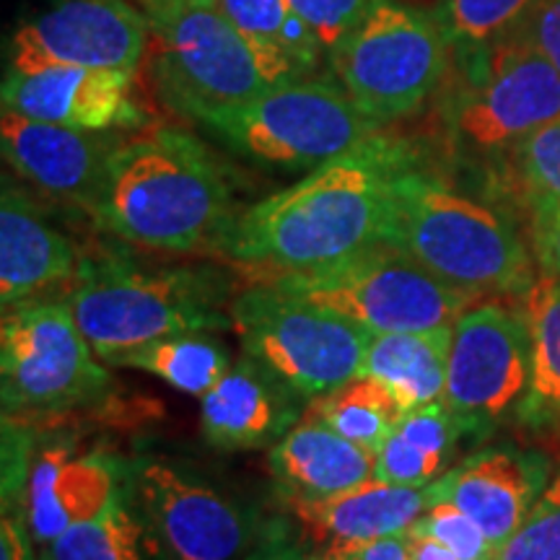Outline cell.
Instances as JSON below:
<instances>
[{
	"mask_svg": "<svg viewBox=\"0 0 560 560\" xmlns=\"http://www.w3.org/2000/svg\"><path fill=\"white\" fill-rule=\"evenodd\" d=\"M231 289L210 268L145 270L122 257L83 260L68 304L96 359L112 363L145 342L231 327Z\"/></svg>",
	"mask_w": 560,
	"mask_h": 560,
	"instance_id": "obj_5",
	"label": "cell"
},
{
	"mask_svg": "<svg viewBox=\"0 0 560 560\" xmlns=\"http://www.w3.org/2000/svg\"><path fill=\"white\" fill-rule=\"evenodd\" d=\"M291 3L317 34L325 52H332L376 0H291Z\"/></svg>",
	"mask_w": 560,
	"mask_h": 560,
	"instance_id": "obj_34",
	"label": "cell"
},
{
	"mask_svg": "<svg viewBox=\"0 0 560 560\" xmlns=\"http://www.w3.org/2000/svg\"><path fill=\"white\" fill-rule=\"evenodd\" d=\"M314 556H317V560H410L405 535L314 550Z\"/></svg>",
	"mask_w": 560,
	"mask_h": 560,
	"instance_id": "obj_38",
	"label": "cell"
},
{
	"mask_svg": "<svg viewBox=\"0 0 560 560\" xmlns=\"http://www.w3.org/2000/svg\"><path fill=\"white\" fill-rule=\"evenodd\" d=\"M149 556L153 552L143 524L125 499V490L96 520L75 524L39 550V560H149Z\"/></svg>",
	"mask_w": 560,
	"mask_h": 560,
	"instance_id": "obj_28",
	"label": "cell"
},
{
	"mask_svg": "<svg viewBox=\"0 0 560 560\" xmlns=\"http://www.w3.org/2000/svg\"><path fill=\"white\" fill-rule=\"evenodd\" d=\"M231 327L244 355L310 400L359 376L374 338L340 314L262 278L231 299Z\"/></svg>",
	"mask_w": 560,
	"mask_h": 560,
	"instance_id": "obj_9",
	"label": "cell"
},
{
	"mask_svg": "<svg viewBox=\"0 0 560 560\" xmlns=\"http://www.w3.org/2000/svg\"><path fill=\"white\" fill-rule=\"evenodd\" d=\"M454 325L371 338L361 374L392 387L408 410L444 402Z\"/></svg>",
	"mask_w": 560,
	"mask_h": 560,
	"instance_id": "obj_23",
	"label": "cell"
},
{
	"mask_svg": "<svg viewBox=\"0 0 560 560\" xmlns=\"http://www.w3.org/2000/svg\"><path fill=\"white\" fill-rule=\"evenodd\" d=\"M149 42V19L128 0H60L13 34L9 73L60 66L138 70Z\"/></svg>",
	"mask_w": 560,
	"mask_h": 560,
	"instance_id": "obj_14",
	"label": "cell"
},
{
	"mask_svg": "<svg viewBox=\"0 0 560 560\" xmlns=\"http://www.w3.org/2000/svg\"><path fill=\"white\" fill-rule=\"evenodd\" d=\"M509 166L532 210L560 202V117L522 138L509 151Z\"/></svg>",
	"mask_w": 560,
	"mask_h": 560,
	"instance_id": "obj_31",
	"label": "cell"
},
{
	"mask_svg": "<svg viewBox=\"0 0 560 560\" xmlns=\"http://www.w3.org/2000/svg\"><path fill=\"white\" fill-rule=\"evenodd\" d=\"M140 9L151 26L159 96L195 122L312 75L289 55L247 37L215 0H143Z\"/></svg>",
	"mask_w": 560,
	"mask_h": 560,
	"instance_id": "obj_4",
	"label": "cell"
},
{
	"mask_svg": "<svg viewBox=\"0 0 560 560\" xmlns=\"http://www.w3.org/2000/svg\"><path fill=\"white\" fill-rule=\"evenodd\" d=\"M112 366L149 371L185 395L202 397L226 374L231 355L226 346L210 332H182L145 342L112 361Z\"/></svg>",
	"mask_w": 560,
	"mask_h": 560,
	"instance_id": "obj_27",
	"label": "cell"
},
{
	"mask_svg": "<svg viewBox=\"0 0 560 560\" xmlns=\"http://www.w3.org/2000/svg\"><path fill=\"white\" fill-rule=\"evenodd\" d=\"M529 387V332L524 314L480 304L454 322L444 405L467 429L488 431L524 400Z\"/></svg>",
	"mask_w": 560,
	"mask_h": 560,
	"instance_id": "obj_13",
	"label": "cell"
},
{
	"mask_svg": "<svg viewBox=\"0 0 560 560\" xmlns=\"http://www.w3.org/2000/svg\"><path fill=\"white\" fill-rule=\"evenodd\" d=\"M436 501H441L439 480L410 488L371 478L325 499L289 501V506L314 550H325L405 535Z\"/></svg>",
	"mask_w": 560,
	"mask_h": 560,
	"instance_id": "obj_19",
	"label": "cell"
},
{
	"mask_svg": "<svg viewBox=\"0 0 560 560\" xmlns=\"http://www.w3.org/2000/svg\"><path fill=\"white\" fill-rule=\"evenodd\" d=\"M262 280L325 306L371 335L418 332L454 325L478 296L446 283L382 242L325 268L262 276Z\"/></svg>",
	"mask_w": 560,
	"mask_h": 560,
	"instance_id": "obj_6",
	"label": "cell"
},
{
	"mask_svg": "<svg viewBox=\"0 0 560 560\" xmlns=\"http://www.w3.org/2000/svg\"><path fill=\"white\" fill-rule=\"evenodd\" d=\"M268 465L285 501L325 499L374 478L376 452L353 444L304 412L299 423L270 446Z\"/></svg>",
	"mask_w": 560,
	"mask_h": 560,
	"instance_id": "obj_22",
	"label": "cell"
},
{
	"mask_svg": "<svg viewBox=\"0 0 560 560\" xmlns=\"http://www.w3.org/2000/svg\"><path fill=\"white\" fill-rule=\"evenodd\" d=\"M136 70L45 68L37 73H5L3 109L75 130L109 132L143 122L130 91Z\"/></svg>",
	"mask_w": 560,
	"mask_h": 560,
	"instance_id": "obj_16",
	"label": "cell"
},
{
	"mask_svg": "<svg viewBox=\"0 0 560 560\" xmlns=\"http://www.w3.org/2000/svg\"><path fill=\"white\" fill-rule=\"evenodd\" d=\"M493 560H560V472L542 488L527 520L495 550Z\"/></svg>",
	"mask_w": 560,
	"mask_h": 560,
	"instance_id": "obj_32",
	"label": "cell"
},
{
	"mask_svg": "<svg viewBox=\"0 0 560 560\" xmlns=\"http://www.w3.org/2000/svg\"><path fill=\"white\" fill-rule=\"evenodd\" d=\"M465 433L470 429L444 402L410 410L376 452L374 478L392 486H431L446 475L444 470Z\"/></svg>",
	"mask_w": 560,
	"mask_h": 560,
	"instance_id": "obj_24",
	"label": "cell"
},
{
	"mask_svg": "<svg viewBox=\"0 0 560 560\" xmlns=\"http://www.w3.org/2000/svg\"><path fill=\"white\" fill-rule=\"evenodd\" d=\"M540 0H441L433 11L457 58L493 45L516 30Z\"/></svg>",
	"mask_w": 560,
	"mask_h": 560,
	"instance_id": "obj_30",
	"label": "cell"
},
{
	"mask_svg": "<svg viewBox=\"0 0 560 560\" xmlns=\"http://www.w3.org/2000/svg\"><path fill=\"white\" fill-rule=\"evenodd\" d=\"M122 490L156 560H236L260 535L249 503L179 459L138 457Z\"/></svg>",
	"mask_w": 560,
	"mask_h": 560,
	"instance_id": "obj_10",
	"label": "cell"
},
{
	"mask_svg": "<svg viewBox=\"0 0 560 560\" xmlns=\"http://www.w3.org/2000/svg\"><path fill=\"white\" fill-rule=\"evenodd\" d=\"M247 560H317V556L293 545L283 532H268L260 542H255Z\"/></svg>",
	"mask_w": 560,
	"mask_h": 560,
	"instance_id": "obj_39",
	"label": "cell"
},
{
	"mask_svg": "<svg viewBox=\"0 0 560 560\" xmlns=\"http://www.w3.org/2000/svg\"><path fill=\"white\" fill-rule=\"evenodd\" d=\"M202 128L255 164L312 172L382 132L340 83L296 79L202 117Z\"/></svg>",
	"mask_w": 560,
	"mask_h": 560,
	"instance_id": "obj_7",
	"label": "cell"
},
{
	"mask_svg": "<svg viewBox=\"0 0 560 560\" xmlns=\"http://www.w3.org/2000/svg\"><path fill=\"white\" fill-rule=\"evenodd\" d=\"M416 161L402 140L376 132L270 198L236 213L213 252L262 276L325 268L382 244L392 187Z\"/></svg>",
	"mask_w": 560,
	"mask_h": 560,
	"instance_id": "obj_1",
	"label": "cell"
},
{
	"mask_svg": "<svg viewBox=\"0 0 560 560\" xmlns=\"http://www.w3.org/2000/svg\"><path fill=\"white\" fill-rule=\"evenodd\" d=\"M545 465L516 450L490 446L439 478L441 501H450L480 524L499 550L522 527L542 493Z\"/></svg>",
	"mask_w": 560,
	"mask_h": 560,
	"instance_id": "obj_21",
	"label": "cell"
},
{
	"mask_svg": "<svg viewBox=\"0 0 560 560\" xmlns=\"http://www.w3.org/2000/svg\"><path fill=\"white\" fill-rule=\"evenodd\" d=\"M34 535L26 524L24 509L3 506L0 516V560H39L34 552Z\"/></svg>",
	"mask_w": 560,
	"mask_h": 560,
	"instance_id": "obj_37",
	"label": "cell"
},
{
	"mask_svg": "<svg viewBox=\"0 0 560 560\" xmlns=\"http://www.w3.org/2000/svg\"><path fill=\"white\" fill-rule=\"evenodd\" d=\"M215 5L247 37L289 55L306 73L317 70L325 47L291 0H215Z\"/></svg>",
	"mask_w": 560,
	"mask_h": 560,
	"instance_id": "obj_29",
	"label": "cell"
},
{
	"mask_svg": "<svg viewBox=\"0 0 560 560\" xmlns=\"http://www.w3.org/2000/svg\"><path fill=\"white\" fill-rule=\"evenodd\" d=\"M450 52L433 13L400 0H376L330 52V62L355 107L376 125H389L436 94Z\"/></svg>",
	"mask_w": 560,
	"mask_h": 560,
	"instance_id": "obj_8",
	"label": "cell"
},
{
	"mask_svg": "<svg viewBox=\"0 0 560 560\" xmlns=\"http://www.w3.org/2000/svg\"><path fill=\"white\" fill-rule=\"evenodd\" d=\"M83 260L75 244L45 219L19 187L3 179L0 195V304L37 301L81 276Z\"/></svg>",
	"mask_w": 560,
	"mask_h": 560,
	"instance_id": "obj_20",
	"label": "cell"
},
{
	"mask_svg": "<svg viewBox=\"0 0 560 560\" xmlns=\"http://www.w3.org/2000/svg\"><path fill=\"white\" fill-rule=\"evenodd\" d=\"M91 215L138 247L213 252L236 208L226 172L198 138L151 128L117 140Z\"/></svg>",
	"mask_w": 560,
	"mask_h": 560,
	"instance_id": "obj_2",
	"label": "cell"
},
{
	"mask_svg": "<svg viewBox=\"0 0 560 560\" xmlns=\"http://www.w3.org/2000/svg\"><path fill=\"white\" fill-rule=\"evenodd\" d=\"M529 332V387L520 405L527 423L560 418V278L540 276L524 293Z\"/></svg>",
	"mask_w": 560,
	"mask_h": 560,
	"instance_id": "obj_25",
	"label": "cell"
},
{
	"mask_svg": "<svg viewBox=\"0 0 560 560\" xmlns=\"http://www.w3.org/2000/svg\"><path fill=\"white\" fill-rule=\"evenodd\" d=\"M384 242L478 299L532 285L529 249L511 221L418 161L397 174Z\"/></svg>",
	"mask_w": 560,
	"mask_h": 560,
	"instance_id": "obj_3",
	"label": "cell"
},
{
	"mask_svg": "<svg viewBox=\"0 0 560 560\" xmlns=\"http://www.w3.org/2000/svg\"><path fill=\"white\" fill-rule=\"evenodd\" d=\"M514 32L560 73V0H540Z\"/></svg>",
	"mask_w": 560,
	"mask_h": 560,
	"instance_id": "obj_35",
	"label": "cell"
},
{
	"mask_svg": "<svg viewBox=\"0 0 560 560\" xmlns=\"http://www.w3.org/2000/svg\"><path fill=\"white\" fill-rule=\"evenodd\" d=\"M125 465L102 454H73L68 446H55L30 465L24 509L34 540L52 542L75 524L104 514L122 493Z\"/></svg>",
	"mask_w": 560,
	"mask_h": 560,
	"instance_id": "obj_18",
	"label": "cell"
},
{
	"mask_svg": "<svg viewBox=\"0 0 560 560\" xmlns=\"http://www.w3.org/2000/svg\"><path fill=\"white\" fill-rule=\"evenodd\" d=\"M405 542H408L410 560H459L446 545H441L436 537H431L429 532L418 527H410V532H405Z\"/></svg>",
	"mask_w": 560,
	"mask_h": 560,
	"instance_id": "obj_40",
	"label": "cell"
},
{
	"mask_svg": "<svg viewBox=\"0 0 560 560\" xmlns=\"http://www.w3.org/2000/svg\"><path fill=\"white\" fill-rule=\"evenodd\" d=\"M304 412L353 444L380 452L410 410L382 380L359 374L325 395L312 397Z\"/></svg>",
	"mask_w": 560,
	"mask_h": 560,
	"instance_id": "obj_26",
	"label": "cell"
},
{
	"mask_svg": "<svg viewBox=\"0 0 560 560\" xmlns=\"http://www.w3.org/2000/svg\"><path fill=\"white\" fill-rule=\"evenodd\" d=\"M532 252L542 276L560 278V202L532 210Z\"/></svg>",
	"mask_w": 560,
	"mask_h": 560,
	"instance_id": "obj_36",
	"label": "cell"
},
{
	"mask_svg": "<svg viewBox=\"0 0 560 560\" xmlns=\"http://www.w3.org/2000/svg\"><path fill=\"white\" fill-rule=\"evenodd\" d=\"M304 397L249 355L200 397V431L223 452L276 446L304 416Z\"/></svg>",
	"mask_w": 560,
	"mask_h": 560,
	"instance_id": "obj_17",
	"label": "cell"
},
{
	"mask_svg": "<svg viewBox=\"0 0 560 560\" xmlns=\"http://www.w3.org/2000/svg\"><path fill=\"white\" fill-rule=\"evenodd\" d=\"M68 301H26L5 310L0 327L3 410L60 412L79 408L109 387Z\"/></svg>",
	"mask_w": 560,
	"mask_h": 560,
	"instance_id": "obj_12",
	"label": "cell"
},
{
	"mask_svg": "<svg viewBox=\"0 0 560 560\" xmlns=\"http://www.w3.org/2000/svg\"><path fill=\"white\" fill-rule=\"evenodd\" d=\"M0 145L5 164L21 179L55 200L91 213L117 140L107 132L75 130L3 109Z\"/></svg>",
	"mask_w": 560,
	"mask_h": 560,
	"instance_id": "obj_15",
	"label": "cell"
},
{
	"mask_svg": "<svg viewBox=\"0 0 560 560\" xmlns=\"http://www.w3.org/2000/svg\"><path fill=\"white\" fill-rule=\"evenodd\" d=\"M457 60L462 81L446 107V125L459 151L509 153L560 117V73L516 32Z\"/></svg>",
	"mask_w": 560,
	"mask_h": 560,
	"instance_id": "obj_11",
	"label": "cell"
},
{
	"mask_svg": "<svg viewBox=\"0 0 560 560\" xmlns=\"http://www.w3.org/2000/svg\"><path fill=\"white\" fill-rule=\"evenodd\" d=\"M412 527L429 532L459 560H493L495 548L480 524L450 501H436Z\"/></svg>",
	"mask_w": 560,
	"mask_h": 560,
	"instance_id": "obj_33",
	"label": "cell"
}]
</instances>
